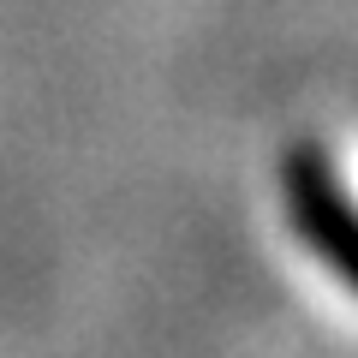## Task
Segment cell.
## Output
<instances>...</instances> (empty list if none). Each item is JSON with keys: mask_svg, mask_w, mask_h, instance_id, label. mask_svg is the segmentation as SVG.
Masks as SVG:
<instances>
[{"mask_svg": "<svg viewBox=\"0 0 358 358\" xmlns=\"http://www.w3.org/2000/svg\"><path fill=\"white\" fill-rule=\"evenodd\" d=\"M287 203H293L305 239L322 251V263L341 268L346 281L358 287V209L346 203V192L334 185L329 167H322V155L299 150L287 162Z\"/></svg>", "mask_w": 358, "mask_h": 358, "instance_id": "obj_1", "label": "cell"}]
</instances>
